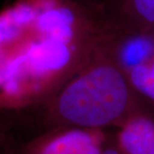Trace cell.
<instances>
[{"label":"cell","mask_w":154,"mask_h":154,"mask_svg":"<svg viewBox=\"0 0 154 154\" xmlns=\"http://www.w3.org/2000/svg\"><path fill=\"white\" fill-rule=\"evenodd\" d=\"M148 33H150V34H151V36H152V37L154 38V28L153 29H152V30H151V31H150Z\"/></svg>","instance_id":"obj_10"},{"label":"cell","mask_w":154,"mask_h":154,"mask_svg":"<svg viewBox=\"0 0 154 154\" xmlns=\"http://www.w3.org/2000/svg\"><path fill=\"white\" fill-rule=\"evenodd\" d=\"M130 86L116 65L102 63L90 67L59 94L56 122L59 127L94 129L120 126L133 114Z\"/></svg>","instance_id":"obj_1"},{"label":"cell","mask_w":154,"mask_h":154,"mask_svg":"<svg viewBox=\"0 0 154 154\" xmlns=\"http://www.w3.org/2000/svg\"><path fill=\"white\" fill-rule=\"evenodd\" d=\"M4 139H5V133H4V128H3L2 125L0 124V146H1V145H2L3 141H4Z\"/></svg>","instance_id":"obj_9"},{"label":"cell","mask_w":154,"mask_h":154,"mask_svg":"<svg viewBox=\"0 0 154 154\" xmlns=\"http://www.w3.org/2000/svg\"><path fill=\"white\" fill-rule=\"evenodd\" d=\"M153 56L154 38L150 33L149 38H135L128 41L120 53L122 64L128 69L151 59Z\"/></svg>","instance_id":"obj_5"},{"label":"cell","mask_w":154,"mask_h":154,"mask_svg":"<svg viewBox=\"0 0 154 154\" xmlns=\"http://www.w3.org/2000/svg\"><path fill=\"white\" fill-rule=\"evenodd\" d=\"M128 81L138 93L154 102V57L130 68Z\"/></svg>","instance_id":"obj_6"},{"label":"cell","mask_w":154,"mask_h":154,"mask_svg":"<svg viewBox=\"0 0 154 154\" xmlns=\"http://www.w3.org/2000/svg\"><path fill=\"white\" fill-rule=\"evenodd\" d=\"M81 2H82L84 4H88V5H99L101 8H103L105 5H107L111 0H79Z\"/></svg>","instance_id":"obj_8"},{"label":"cell","mask_w":154,"mask_h":154,"mask_svg":"<svg viewBox=\"0 0 154 154\" xmlns=\"http://www.w3.org/2000/svg\"><path fill=\"white\" fill-rule=\"evenodd\" d=\"M107 140L103 129L61 126L28 141L21 154H102Z\"/></svg>","instance_id":"obj_2"},{"label":"cell","mask_w":154,"mask_h":154,"mask_svg":"<svg viewBox=\"0 0 154 154\" xmlns=\"http://www.w3.org/2000/svg\"><path fill=\"white\" fill-rule=\"evenodd\" d=\"M103 9L117 26L135 33L154 28V0H111Z\"/></svg>","instance_id":"obj_4"},{"label":"cell","mask_w":154,"mask_h":154,"mask_svg":"<svg viewBox=\"0 0 154 154\" xmlns=\"http://www.w3.org/2000/svg\"><path fill=\"white\" fill-rule=\"evenodd\" d=\"M119 127L116 143L123 154H154V116L133 113Z\"/></svg>","instance_id":"obj_3"},{"label":"cell","mask_w":154,"mask_h":154,"mask_svg":"<svg viewBox=\"0 0 154 154\" xmlns=\"http://www.w3.org/2000/svg\"><path fill=\"white\" fill-rule=\"evenodd\" d=\"M102 154H123L118 146L116 143V140L110 141V140H107L105 147L103 149Z\"/></svg>","instance_id":"obj_7"},{"label":"cell","mask_w":154,"mask_h":154,"mask_svg":"<svg viewBox=\"0 0 154 154\" xmlns=\"http://www.w3.org/2000/svg\"><path fill=\"white\" fill-rule=\"evenodd\" d=\"M153 57H154V56H153Z\"/></svg>","instance_id":"obj_11"}]
</instances>
